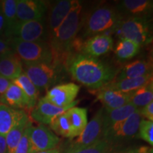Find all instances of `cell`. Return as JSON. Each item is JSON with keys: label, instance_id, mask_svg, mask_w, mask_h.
<instances>
[{"label": "cell", "instance_id": "30bf717a", "mask_svg": "<svg viewBox=\"0 0 153 153\" xmlns=\"http://www.w3.org/2000/svg\"><path fill=\"white\" fill-rule=\"evenodd\" d=\"M103 114L104 108H102L97 111L90 121L88 122L85 129L70 144L68 149L87 148L102 138Z\"/></svg>", "mask_w": 153, "mask_h": 153}, {"label": "cell", "instance_id": "4dcf8cb0", "mask_svg": "<svg viewBox=\"0 0 153 153\" xmlns=\"http://www.w3.org/2000/svg\"><path fill=\"white\" fill-rule=\"evenodd\" d=\"M112 145L111 143L102 137L97 142L87 148L68 149L64 153H111Z\"/></svg>", "mask_w": 153, "mask_h": 153}, {"label": "cell", "instance_id": "5bb4252c", "mask_svg": "<svg viewBox=\"0 0 153 153\" xmlns=\"http://www.w3.org/2000/svg\"><path fill=\"white\" fill-rule=\"evenodd\" d=\"M113 47L114 41L111 36L107 33H102L88 38L82 43V51H83V54L97 58L108 53Z\"/></svg>", "mask_w": 153, "mask_h": 153}, {"label": "cell", "instance_id": "f546056e", "mask_svg": "<svg viewBox=\"0 0 153 153\" xmlns=\"http://www.w3.org/2000/svg\"><path fill=\"white\" fill-rule=\"evenodd\" d=\"M49 126L57 135L71 139V126L66 111L54 118Z\"/></svg>", "mask_w": 153, "mask_h": 153}, {"label": "cell", "instance_id": "277c9868", "mask_svg": "<svg viewBox=\"0 0 153 153\" xmlns=\"http://www.w3.org/2000/svg\"><path fill=\"white\" fill-rule=\"evenodd\" d=\"M9 41L13 51L22 63L52 64V53L49 44L45 42H26L14 38Z\"/></svg>", "mask_w": 153, "mask_h": 153}, {"label": "cell", "instance_id": "f1b7e54d", "mask_svg": "<svg viewBox=\"0 0 153 153\" xmlns=\"http://www.w3.org/2000/svg\"><path fill=\"white\" fill-rule=\"evenodd\" d=\"M153 101V83L149 82L139 89L131 92L130 103L133 104L138 108V107L146 106Z\"/></svg>", "mask_w": 153, "mask_h": 153}, {"label": "cell", "instance_id": "836d02e7", "mask_svg": "<svg viewBox=\"0 0 153 153\" xmlns=\"http://www.w3.org/2000/svg\"><path fill=\"white\" fill-rule=\"evenodd\" d=\"M14 52L9 41L0 38V56Z\"/></svg>", "mask_w": 153, "mask_h": 153}, {"label": "cell", "instance_id": "2e32d148", "mask_svg": "<svg viewBox=\"0 0 153 153\" xmlns=\"http://www.w3.org/2000/svg\"><path fill=\"white\" fill-rule=\"evenodd\" d=\"M97 94V100L104 106V109L111 111L128 104L131 101V93H123L112 89L101 88Z\"/></svg>", "mask_w": 153, "mask_h": 153}, {"label": "cell", "instance_id": "9c48e42d", "mask_svg": "<svg viewBox=\"0 0 153 153\" xmlns=\"http://www.w3.org/2000/svg\"><path fill=\"white\" fill-rule=\"evenodd\" d=\"M29 153H36L54 149L60 142V138L51 129L43 124L33 126L29 129Z\"/></svg>", "mask_w": 153, "mask_h": 153}, {"label": "cell", "instance_id": "ffe728a7", "mask_svg": "<svg viewBox=\"0 0 153 153\" xmlns=\"http://www.w3.org/2000/svg\"><path fill=\"white\" fill-rule=\"evenodd\" d=\"M152 65L148 61L145 60H137L126 65L117 76L115 81L124 79H133V78L141 77L147 74L152 73Z\"/></svg>", "mask_w": 153, "mask_h": 153}, {"label": "cell", "instance_id": "4fadbf2b", "mask_svg": "<svg viewBox=\"0 0 153 153\" xmlns=\"http://www.w3.org/2000/svg\"><path fill=\"white\" fill-rule=\"evenodd\" d=\"M47 7L43 1L17 0L16 19L18 22L43 19Z\"/></svg>", "mask_w": 153, "mask_h": 153}, {"label": "cell", "instance_id": "603a6c76", "mask_svg": "<svg viewBox=\"0 0 153 153\" xmlns=\"http://www.w3.org/2000/svg\"><path fill=\"white\" fill-rule=\"evenodd\" d=\"M152 81V74L150 73L141 77L124 79L119 81L111 82L103 88L118 91L123 93H131Z\"/></svg>", "mask_w": 153, "mask_h": 153}, {"label": "cell", "instance_id": "ac0fdd59", "mask_svg": "<svg viewBox=\"0 0 153 153\" xmlns=\"http://www.w3.org/2000/svg\"><path fill=\"white\" fill-rule=\"evenodd\" d=\"M23 73V64L14 52L0 56V75L11 82Z\"/></svg>", "mask_w": 153, "mask_h": 153}, {"label": "cell", "instance_id": "d4e9b609", "mask_svg": "<svg viewBox=\"0 0 153 153\" xmlns=\"http://www.w3.org/2000/svg\"><path fill=\"white\" fill-rule=\"evenodd\" d=\"M30 121L29 117L26 114L7 133L6 135L7 153H14Z\"/></svg>", "mask_w": 153, "mask_h": 153}, {"label": "cell", "instance_id": "e0dca14e", "mask_svg": "<svg viewBox=\"0 0 153 153\" xmlns=\"http://www.w3.org/2000/svg\"><path fill=\"white\" fill-rule=\"evenodd\" d=\"M0 103L15 109L30 110L28 97L14 82H11L4 94L0 98Z\"/></svg>", "mask_w": 153, "mask_h": 153}, {"label": "cell", "instance_id": "7a4b0ae2", "mask_svg": "<svg viewBox=\"0 0 153 153\" xmlns=\"http://www.w3.org/2000/svg\"><path fill=\"white\" fill-rule=\"evenodd\" d=\"M82 6L79 1H74L71 10L57 29L54 37L50 39L49 46L52 53V64L60 68L66 65L72 57V43L76 34L84 24Z\"/></svg>", "mask_w": 153, "mask_h": 153}, {"label": "cell", "instance_id": "52a82bcc", "mask_svg": "<svg viewBox=\"0 0 153 153\" xmlns=\"http://www.w3.org/2000/svg\"><path fill=\"white\" fill-rule=\"evenodd\" d=\"M142 116L137 109L126 119L115 123L102 133V137L113 145L133 138L137 135Z\"/></svg>", "mask_w": 153, "mask_h": 153}, {"label": "cell", "instance_id": "d6986e66", "mask_svg": "<svg viewBox=\"0 0 153 153\" xmlns=\"http://www.w3.org/2000/svg\"><path fill=\"white\" fill-rule=\"evenodd\" d=\"M153 1L150 0H123L119 3V9L129 17L147 19L152 11Z\"/></svg>", "mask_w": 153, "mask_h": 153}, {"label": "cell", "instance_id": "6da1fadb", "mask_svg": "<svg viewBox=\"0 0 153 153\" xmlns=\"http://www.w3.org/2000/svg\"><path fill=\"white\" fill-rule=\"evenodd\" d=\"M66 67L75 81L93 90L103 88L116 75V71L108 65L82 53L72 55Z\"/></svg>", "mask_w": 153, "mask_h": 153}, {"label": "cell", "instance_id": "9a60e30c", "mask_svg": "<svg viewBox=\"0 0 153 153\" xmlns=\"http://www.w3.org/2000/svg\"><path fill=\"white\" fill-rule=\"evenodd\" d=\"M74 1V0H60L51 7L48 24L50 39L55 36L58 28L71 10Z\"/></svg>", "mask_w": 153, "mask_h": 153}, {"label": "cell", "instance_id": "ba28073f", "mask_svg": "<svg viewBox=\"0 0 153 153\" xmlns=\"http://www.w3.org/2000/svg\"><path fill=\"white\" fill-rule=\"evenodd\" d=\"M46 35V26L43 19H38L17 22L11 30L9 38L26 42H45Z\"/></svg>", "mask_w": 153, "mask_h": 153}, {"label": "cell", "instance_id": "8992f818", "mask_svg": "<svg viewBox=\"0 0 153 153\" xmlns=\"http://www.w3.org/2000/svg\"><path fill=\"white\" fill-rule=\"evenodd\" d=\"M23 64V71L38 90H45L56 83L60 68L53 64Z\"/></svg>", "mask_w": 153, "mask_h": 153}, {"label": "cell", "instance_id": "d590c367", "mask_svg": "<svg viewBox=\"0 0 153 153\" xmlns=\"http://www.w3.org/2000/svg\"><path fill=\"white\" fill-rule=\"evenodd\" d=\"M149 149H150V147L143 146L137 149H133V150L125 151V152L120 153H148Z\"/></svg>", "mask_w": 153, "mask_h": 153}, {"label": "cell", "instance_id": "1f68e13d", "mask_svg": "<svg viewBox=\"0 0 153 153\" xmlns=\"http://www.w3.org/2000/svg\"><path fill=\"white\" fill-rule=\"evenodd\" d=\"M137 136L150 145H153V122L142 118L139 125Z\"/></svg>", "mask_w": 153, "mask_h": 153}, {"label": "cell", "instance_id": "74e56055", "mask_svg": "<svg viewBox=\"0 0 153 153\" xmlns=\"http://www.w3.org/2000/svg\"><path fill=\"white\" fill-rule=\"evenodd\" d=\"M5 29H6L5 20L1 10L0 11V36L2 35L3 33H5Z\"/></svg>", "mask_w": 153, "mask_h": 153}, {"label": "cell", "instance_id": "8d00e7d4", "mask_svg": "<svg viewBox=\"0 0 153 153\" xmlns=\"http://www.w3.org/2000/svg\"><path fill=\"white\" fill-rule=\"evenodd\" d=\"M0 153H7L6 136L0 135Z\"/></svg>", "mask_w": 153, "mask_h": 153}, {"label": "cell", "instance_id": "7c38bea8", "mask_svg": "<svg viewBox=\"0 0 153 153\" xmlns=\"http://www.w3.org/2000/svg\"><path fill=\"white\" fill-rule=\"evenodd\" d=\"M78 103L79 101H75L68 106L58 107L45 100L43 97L39 99L35 107L31 110L30 117L40 124L50 125L54 118L65 112L69 108L75 106Z\"/></svg>", "mask_w": 153, "mask_h": 153}, {"label": "cell", "instance_id": "7402d4cb", "mask_svg": "<svg viewBox=\"0 0 153 153\" xmlns=\"http://www.w3.org/2000/svg\"><path fill=\"white\" fill-rule=\"evenodd\" d=\"M138 108L131 103L111 111L104 109L103 114V131H106L115 123L122 121L128 118Z\"/></svg>", "mask_w": 153, "mask_h": 153}, {"label": "cell", "instance_id": "484cf974", "mask_svg": "<svg viewBox=\"0 0 153 153\" xmlns=\"http://www.w3.org/2000/svg\"><path fill=\"white\" fill-rule=\"evenodd\" d=\"M140 45L128 39H120L115 48V55L118 60L126 61L136 56L140 51Z\"/></svg>", "mask_w": 153, "mask_h": 153}, {"label": "cell", "instance_id": "f35d334b", "mask_svg": "<svg viewBox=\"0 0 153 153\" xmlns=\"http://www.w3.org/2000/svg\"><path fill=\"white\" fill-rule=\"evenodd\" d=\"M36 153H60V150H59L58 148H55L54 149H52V150L41 151V152H36Z\"/></svg>", "mask_w": 153, "mask_h": 153}, {"label": "cell", "instance_id": "ab89813d", "mask_svg": "<svg viewBox=\"0 0 153 153\" xmlns=\"http://www.w3.org/2000/svg\"><path fill=\"white\" fill-rule=\"evenodd\" d=\"M148 153H153V150H152V148H150V149H149Z\"/></svg>", "mask_w": 153, "mask_h": 153}, {"label": "cell", "instance_id": "44dd1931", "mask_svg": "<svg viewBox=\"0 0 153 153\" xmlns=\"http://www.w3.org/2000/svg\"><path fill=\"white\" fill-rule=\"evenodd\" d=\"M26 112L0 103V135L6 136Z\"/></svg>", "mask_w": 153, "mask_h": 153}, {"label": "cell", "instance_id": "3957f363", "mask_svg": "<svg viewBox=\"0 0 153 153\" xmlns=\"http://www.w3.org/2000/svg\"><path fill=\"white\" fill-rule=\"evenodd\" d=\"M122 17L116 9L110 7H100L85 18V36L91 37L98 34L114 31Z\"/></svg>", "mask_w": 153, "mask_h": 153}, {"label": "cell", "instance_id": "4316f807", "mask_svg": "<svg viewBox=\"0 0 153 153\" xmlns=\"http://www.w3.org/2000/svg\"><path fill=\"white\" fill-rule=\"evenodd\" d=\"M12 82L16 84L24 91L29 101L30 110L33 109L37 104L38 96H39V90L30 82V80L24 72L21 74L16 79L13 80Z\"/></svg>", "mask_w": 153, "mask_h": 153}, {"label": "cell", "instance_id": "d6a6232c", "mask_svg": "<svg viewBox=\"0 0 153 153\" xmlns=\"http://www.w3.org/2000/svg\"><path fill=\"white\" fill-rule=\"evenodd\" d=\"M140 111V114L141 116L143 118H146V120H153V101L150 103V104H147L146 106L142 107Z\"/></svg>", "mask_w": 153, "mask_h": 153}, {"label": "cell", "instance_id": "8fae6325", "mask_svg": "<svg viewBox=\"0 0 153 153\" xmlns=\"http://www.w3.org/2000/svg\"><path fill=\"white\" fill-rule=\"evenodd\" d=\"M79 89V86L74 83L62 84L49 89L43 98L55 106L66 107L75 101Z\"/></svg>", "mask_w": 153, "mask_h": 153}, {"label": "cell", "instance_id": "5b68a950", "mask_svg": "<svg viewBox=\"0 0 153 153\" xmlns=\"http://www.w3.org/2000/svg\"><path fill=\"white\" fill-rule=\"evenodd\" d=\"M114 32L120 39H128L141 45L150 41V25L147 19L128 17L120 21Z\"/></svg>", "mask_w": 153, "mask_h": 153}, {"label": "cell", "instance_id": "e575fe53", "mask_svg": "<svg viewBox=\"0 0 153 153\" xmlns=\"http://www.w3.org/2000/svg\"><path fill=\"white\" fill-rule=\"evenodd\" d=\"M11 82H12L11 80L0 75V98L4 94V93L10 86Z\"/></svg>", "mask_w": 153, "mask_h": 153}, {"label": "cell", "instance_id": "83f0119b", "mask_svg": "<svg viewBox=\"0 0 153 153\" xmlns=\"http://www.w3.org/2000/svg\"><path fill=\"white\" fill-rule=\"evenodd\" d=\"M1 12L5 20L6 29L4 35L10 38L11 30L17 22L16 1V0H4L1 1Z\"/></svg>", "mask_w": 153, "mask_h": 153}, {"label": "cell", "instance_id": "60d3db41", "mask_svg": "<svg viewBox=\"0 0 153 153\" xmlns=\"http://www.w3.org/2000/svg\"><path fill=\"white\" fill-rule=\"evenodd\" d=\"M1 10V1H0V11Z\"/></svg>", "mask_w": 153, "mask_h": 153}, {"label": "cell", "instance_id": "cb8c5ba5", "mask_svg": "<svg viewBox=\"0 0 153 153\" xmlns=\"http://www.w3.org/2000/svg\"><path fill=\"white\" fill-rule=\"evenodd\" d=\"M66 112L71 126V139H72L79 136L87 126V109L74 106L67 110Z\"/></svg>", "mask_w": 153, "mask_h": 153}]
</instances>
